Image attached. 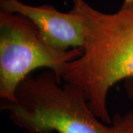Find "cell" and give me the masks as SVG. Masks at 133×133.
Listing matches in <instances>:
<instances>
[{"instance_id": "cell-1", "label": "cell", "mask_w": 133, "mask_h": 133, "mask_svg": "<svg viewBox=\"0 0 133 133\" xmlns=\"http://www.w3.org/2000/svg\"><path fill=\"white\" fill-rule=\"evenodd\" d=\"M71 1V11L85 26V42L81 56L65 65L62 80L81 89L97 118L112 123L108 92L133 77V0H124L114 14L97 10L84 0Z\"/></svg>"}, {"instance_id": "cell-2", "label": "cell", "mask_w": 133, "mask_h": 133, "mask_svg": "<svg viewBox=\"0 0 133 133\" xmlns=\"http://www.w3.org/2000/svg\"><path fill=\"white\" fill-rule=\"evenodd\" d=\"M14 124L28 133H117L90 108L81 89L62 84L55 72L29 75L17 88L14 103L5 102Z\"/></svg>"}, {"instance_id": "cell-3", "label": "cell", "mask_w": 133, "mask_h": 133, "mask_svg": "<svg viewBox=\"0 0 133 133\" xmlns=\"http://www.w3.org/2000/svg\"><path fill=\"white\" fill-rule=\"evenodd\" d=\"M81 55L80 48L60 50L50 47L30 19L1 10L0 97L5 102L14 103L20 83L35 70H50L62 82L65 65Z\"/></svg>"}, {"instance_id": "cell-4", "label": "cell", "mask_w": 133, "mask_h": 133, "mask_svg": "<svg viewBox=\"0 0 133 133\" xmlns=\"http://www.w3.org/2000/svg\"><path fill=\"white\" fill-rule=\"evenodd\" d=\"M2 11L18 14L28 18L37 26L48 44L60 50L83 48L86 29L79 15L62 13L51 5L30 6L19 0H0Z\"/></svg>"}, {"instance_id": "cell-5", "label": "cell", "mask_w": 133, "mask_h": 133, "mask_svg": "<svg viewBox=\"0 0 133 133\" xmlns=\"http://www.w3.org/2000/svg\"><path fill=\"white\" fill-rule=\"evenodd\" d=\"M112 124L117 133H133V109L124 115H116Z\"/></svg>"}, {"instance_id": "cell-6", "label": "cell", "mask_w": 133, "mask_h": 133, "mask_svg": "<svg viewBox=\"0 0 133 133\" xmlns=\"http://www.w3.org/2000/svg\"><path fill=\"white\" fill-rule=\"evenodd\" d=\"M124 88L127 95L133 101V77L124 81Z\"/></svg>"}]
</instances>
